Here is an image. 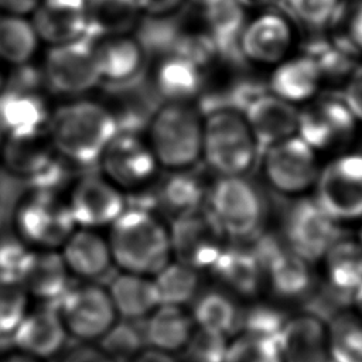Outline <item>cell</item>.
Wrapping results in <instances>:
<instances>
[{
	"label": "cell",
	"instance_id": "1",
	"mask_svg": "<svg viewBox=\"0 0 362 362\" xmlns=\"http://www.w3.org/2000/svg\"><path fill=\"white\" fill-rule=\"evenodd\" d=\"M119 132L113 110L96 100L76 98L51 112L47 133L57 156L82 168L98 164Z\"/></svg>",
	"mask_w": 362,
	"mask_h": 362
},
{
	"label": "cell",
	"instance_id": "2",
	"mask_svg": "<svg viewBox=\"0 0 362 362\" xmlns=\"http://www.w3.org/2000/svg\"><path fill=\"white\" fill-rule=\"evenodd\" d=\"M106 239L112 262L122 272L154 276L171 260L167 226L141 206H127L109 226Z\"/></svg>",
	"mask_w": 362,
	"mask_h": 362
},
{
	"label": "cell",
	"instance_id": "3",
	"mask_svg": "<svg viewBox=\"0 0 362 362\" xmlns=\"http://www.w3.org/2000/svg\"><path fill=\"white\" fill-rule=\"evenodd\" d=\"M202 115L191 103H161L147 124V143L158 167H194L202 157Z\"/></svg>",
	"mask_w": 362,
	"mask_h": 362
},
{
	"label": "cell",
	"instance_id": "4",
	"mask_svg": "<svg viewBox=\"0 0 362 362\" xmlns=\"http://www.w3.org/2000/svg\"><path fill=\"white\" fill-rule=\"evenodd\" d=\"M202 119L201 158L219 177L246 175L255 165L259 150L243 115L221 109Z\"/></svg>",
	"mask_w": 362,
	"mask_h": 362
},
{
	"label": "cell",
	"instance_id": "5",
	"mask_svg": "<svg viewBox=\"0 0 362 362\" xmlns=\"http://www.w3.org/2000/svg\"><path fill=\"white\" fill-rule=\"evenodd\" d=\"M204 206L226 238L246 242L262 230L266 205L257 187L245 175H223L206 189Z\"/></svg>",
	"mask_w": 362,
	"mask_h": 362
},
{
	"label": "cell",
	"instance_id": "6",
	"mask_svg": "<svg viewBox=\"0 0 362 362\" xmlns=\"http://www.w3.org/2000/svg\"><path fill=\"white\" fill-rule=\"evenodd\" d=\"M13 225L21 243L57 250L76 228L66 199L45 188H35L20 198Z\"/></svg>",
	"mask_w": 362,
	"mask_h": 362
},
{
	"label": "cell",
	"instance_id": "7",
	"mask_svg": "<svg viewBox=\"0 0 362 362\" xmlns=\"http://www.w3.org/2000/svg\"><path fill=\"white\" fill-rule=\"evenodd\" d=\"M41 76L45 86L59 96L76 99L93 90L102 82L92 40L51 45L42 59Z\"/></svg>",
	"mask_w": 362,
	"mask_h": 362
},
{
	"label": "cell",
	"instance_id": "8",
	"mask_svg": "<svg viewBox=\"0 0 362 362\" xmlns=\"http://www.w3.org/2000/svg\"><path fill=\"white\" fill-rule=\"evenodd\" d=\"M358 120L339 93L315 96L298 109L297 136L315 153L345 148L355 137Z\"/></svg>",
	"mask_w": 362,
	"mask_h": 362
},
{
	"label": "cell",
	"instance_id": "9",
	"mask_svg": "<svg viewBox=\"0 0 362 362\" xmlns=\"http://www.w3.org/2000/svg\"><path fill=\"white\" fill-rule=\"evenodd\" d=\"M315 201L338 223L362 219V151L335 157L320 168Z\"/></svg>",
	"mask_w": 362,
	"mask_h": 362
},
{
	"label": "cell",
	"instance_id": "10",
	"mask_svg": "<svg viewBox=\"0 0 362 362\" xmlns=\"http://www.w3.org/2000/svg\"><path fill=\"white\" fill-rule=\"evenodd\" d=\"M341 236L344 235L339 223L314 198L300 197L286 211L281 239L293 253L310 264L321 262Z\"/></svg>",
	"mask_w": 362,
	"mask_h": 362
},
{
	"label": "cell",
	"instance_id": "11",
	"mask_svg": "<svg viewBox=\"0 0 362 362\" xmlns=\"http://www.w3.org/2000/svg\"><path fill=\"white\" fill-rule=\"evenodd\" d=\"M267 184L279 194L301 197L314 188L320 167L317 153L297 134L260 153Z\"/></svg>",
	"mask_w": 362,
	"mask_h": 362
},
{
	"label": "cell",
	"instance_id": "12",
	"mask_svg": "<svg viewBox=\"0 0 362 362\" xmlns=\"http://www.w3.org/2000/svg\"><path fill=\"white\" fill-rule=\"evenodd\" d=\"M168 235L171 257L198 272L209 270L228 245L225 232L205 206L174 218Z\"/></svg>",
	"mask_w": 362,
	"mask_h": 362
},
{
	"label": "cell",
	"instance_id": "13",
	"mask_svg": "<svg viewBox=\"0 0 362 362\" xmlns=\"http://www.w3.org/2000/svg\"><path fill=\"white\" fill-rule=\"evenodd\" d=\"M54 303L66 332L82 341H98L119 320L107 288L93 281L69 286Z\"/></svg>",
	"mask_w": 362,
	"mask_h": 362
},
{
	"label": "cell",
	"instance_id": "14",
	"mask_svg": "<svg viewBox=\"0 0 362 362\" xmlns=\"http://www.w3.org/2000/svg\"><path fill=\"white\" fill-rule=\"evenodd\" d=\"M99 173L120 191H137L148 185L157 170V160L140 133L119 130L96 164Z\"/></svg>",
	"mask_w": 362,
	"mask_h": 362
},
{
	"label": "cell",
	"instance_id": "15",
	"mask_svg": "<svg viewBox=\"0 0 362 362\" xmlns=\"http://www.w3.org/2000/svg\"><path fill=\"white\" fill-rule=\"evenodd\" d=\"M0 157L11 175L33 182L35 188L51 189L61 174L58 163L62 160L57 156L47 130L4 137Z\"/></svg>",
	"mask_w": 362,
	"mask_h": 362
},
{
	"label": "cell",
	"instance_id": "16",
	"mask_svg": "<svg viewBox=\"0 0 362 362\" xmlns=\"http://www.w3.org/2000/svg\"><path fill=\"white\" fill-rule=\"evenodd\" d=\"M76 228H109L127 208L123 191L107 181L100 173L79 177L66 198Z\"/></svg>",
	"mask_w": 362,
	"mask_h": 362
},
{
	"label": "cell",
	"instance_id": "17",
	"mask_svg": "<svg viewBox=\"0 0 362 362\" xmlns=\"http://www.w3.org/2000/svg\"><path fill=\"white\" fill-rule=\"evenodd\" d=\"M11 276L18 280L30 297L47 303L57 301L71 286V273L57 249L24 245L13 264Z\"/></svg>",
	"mask_w": 362,
	"mask_h": 362
},
{
	"label": "cell",
	"instance_id": "18",
	"mask_svg": "<svg viewBox=\"0 0 362 362\" xmlns=\"http://www.w3.org/2000/svg\"><path fill=\"white\" fill-rule=\"evenodd\" d=\"M293 40L290 18L281 11L266 10L246 21L239 48L245 62L277 65L288 57Z\"/></svg>",
	"mask_w": 362,
	"mask_h": 362
},
{
	"label": "cell",
	"instance_id": "19",
	"mask_svg": "<svg viewBox=\"0 0 362 362\" xmlns=\"http://www.w3.org/2000/svg\"><path fill=\"white\" fill-rule=\"evenodd\" d=\"M102 83L124 86L143 78L147 54L134 35H115L92 40Z\"/></svg>",
	"mask_w": 362,
	"mask_h": 362
},
{
	"label": "cell",
	"instance_id": "20",
	"mask_svg": "<svg viewBox=\"0 0 362 362\" xmlns=\"http://www.w3.org/2000/svg\"><path fill=\"white\" fill-rule=\"evenodd\" d=\"M242 115L255 137L259 156L267 147L297 134L298 107L269 90L253 99Z\"/></svg>",
	"mask_w": 362,
	"mask_h": 362
},
{
	"label": "cell",
	"instance_id": "21",
	"mask_svg": "<svg viewBox=\"0 0 362 362\" xmlns=\"http://www.w3.org/2000/svg\"><path fill=\"white\" fill-rule=\"evenodd\" d=\"M276 342L283 362H329L327 320L315 313L288 315Z\"/></svg>",
	"mask_w": 362,
	"mask_h": 362
},
{
	"label": "cell",
	"instance_id": "22",
	"mask_svg": "<svg viewBox=\"0 0 362 362\" xmlns=\"http://www.w3.org/2000/svg\"><path fill=\"white\" fill-rule=\"evenodd\" d=\"M30 21L40 41L49 47L86 38V0H41Z\"/></svg>",
	"mask_w": 362,
	"mask_h": 362
},
{
	"label": "cell",
	"instance_id": "23",
	"mask_svg": "<svg viewBox=\"0 0 362 362\" xmlns=\"http://www.w3.org/2000/svg\"><path fill=\"white\" fill-rule=\"evenodd\" d=\"M66 335L65 325L52 303V305L27 311L10 337L18 352L44 359L62 348Z\"/></svg>",
	"mask_w": 362,
	"mask_h": 362
},
{
	"label": "cell",
	"instance_id": "24",
	"mask_svg": "<svg viewBox=\"0 0 362 362\" xmlns=\"http://www.w3.org/2000/svg\"><path fill=\"white\" fill-rule=\"evenodd\" d=\"M221 288L233 297L255 300L264 287V274L247 245H226L209 269Z\"/></svg>",
	"mask_w": 362,
	"mask_h": 362
},
{
	"label": "cell",
	"instance_id": "25",
	"mask_svg": "<svg viewBox=\"0 0 362 362\" xmlns=\"http://www.w3.org/2000/svg\"><path fill=\"white\" fill-rule=\"evenodd\" d=\"M58 250L68 272L88 281L106 274L113 264L107 239L98 229L75 228Z\"/></svg>",
	"mask_w": 362,
	"mask_h": 362
},
{
	"label": "cell",
	"instance_id": "26",
	"mask_svg": "<svg viewBox=\"0 0 362 362\" xmlns=\"http://www.w3.org/2000/svg\"><path fill=\"white\" fill-rule=\"evenodd\" d=\"M202 16L218 57L233 64L245 62L239 48V38L247 16L242 3L239 0H211L202 7Z\"/></svg>",
	"mask_w": 362,
	"mask_h": 362
},
{
	"label": "cell",
	"instance_id": "27",
	"mask_svg": "<svg viewBox=\"0 0 362 362\" xmlns=\"http://www.w3.org/2000/svg\"><path fill=\"white\" fill-rule=\"evenodd\" d=\"M51 112L42 96L28 89H4L0 93V136L47 130Z\"/></svg>",
	"mask_w": 362,
	"mask_h": 362
},
{
	"label": "cell",
	"instance_id": "28",
	"mask_svg": "<svg viewBox=\"0 0 362 362\" xmlns=\"http://www.w3.org/2000/svg\"><path fill=\"white\" fill-rule=\"evenodd\" d=\"M267 85L270 93L297 106L318 95L322 78L314 61L301 52L274 65Z\"/></svg>",
	"mask_w": 362,
	"mask_h": 362
},
{
	"label": "cell",
	"instance_id": "29",
	"mask_svg": "<svg viewBox=\"0 0 362 362\" xmlns=\"http://www.w3.org/2000/svg\"><path fill=\"white\" fill-rule=\"evenodd\" d=\"M151 86L161 103H191L202 92V69L181 55L170 54L157 64Z\"/></svg>",
	"mask_w": 362,
	"mask_h": 362
},
{
	"label": "cell",
	"instance_id": "30",
	"mask_svg": "<svg viewBox=\"0 0 362 362\" xmlns=\"http://www.w3.org/2000/svg\"><path fill=\"white\" fill-rule=\"evenodd\" d=\"M144 321L146 346L170 355L181 354L195 329L189 310L180 305L160 304Z\"/></svg>",
	"mask_w": 362,
	"mask_h": 362
},
{
	"label": "cell",
	"instance_id": "31",
	"mask_svg": "<svg viewBox=\"0 0 362 362\" xmlns=\"http://www.w3.org/2000/svg\"><path fill=\"white\" fill-rule=\"evenodd\" d=\"M206 188L191 168L170 171L150 195L147 209L153 212V208H157L173 221L204 206Z\"/></svg>",
	"mask_w": 362,
	"mask_h": 362
},
{
	"label": "cell",
	"instance_id": "32",
	"mask_svg": "<svg viewBox=\"0 0 362 362\" xmlns=\"http://www.w3.org/2000/svg\"><path fill=\"white\" fill-rule=\"evenodd\" d=\"M117 318L146 320L161 303L153 276L122 272L107 287Z\"/></svg>",
	"mask_w": 362,
	"mask_h": 362
},
{
	"label": "cell",
	"instance_id": "33",
	"mask_svg": "<svg viewBox=\"0 0 362 362\" xmlns=\"http://www.w3.org/2000/svg\"><path fill=\"white\" fill-rule=\"evenodd\" d=\"M325 284L337 293L352 298L362 284V243L359 239L341 236L324 255Z\"/></svg>",
	"mask_w": 362,
	"mask_h": 362
},
{
	"label": "cell",
	"instance_id": "34",
	"mask_svg": "<svg viewBox=\"0 0 362 362\" xmlns=\"http://www.w3.org/2000/svg\"><path fill=\"white\" fill-rule=\"evenodd\" d=\"M86 13L90 40L129 35L143 16L136 0H86Z\"/></svg>",
	"mask_w": 362,
	"mask_h": 362
},
{
	"label": "cell",
	"instance_id": "35",
	"mask_svg": "<svg viewBox=\"0 0 362 362\" xmlns=\"http://www.w3.org/2000/svg\"><path fill=\"white\" fill-rule=\"evenodd\" d=\"M195 328L232 337L238 332L240 308L232 294L223 288L199 291L191 303Z\"/></svg>",
	"mask_w": 362,
	"mask_h": 362
},
{
	"label": "cell",
	"instance_id": "36",
	"mask_svg": "<svg viewBox=\"0 0 362 362\" xmlns=\"http://www.w3.org/2000/svg\"><path fill=\"white\" fill-rule=\"evenodd\" d=\"M40 38L30 17L0 13V62L23 66L35 57Z\"/></svg>",
	"mask_w": 362,
	"mask_h": 362
},
{
	"label": "cell",
	"instance_id": "37",
	"mask_svg": "<svg viewBox=\"0 0 362 362\" xmlns=\"http://www.w3.org/2000/svg\"><path fill=\"white\" fill-rule=\"evenodd\" d=\"M329 362H362V317L341 310L327 321Z\"/></svg>",
	"mask_w": 362,
	"mask_h": 362
},
{
	"label": "cell",
	"instance_id": "38",
	"mask_svg": "<svg viewBox=\"0 0 362 362\" xmlns=\"http://www.w3.org/2000/svg\"><path fill=\"white\" fill-rule=\"evenodd\" d=\"M153 279L161 304L187 307L201 290L199 272L175 260H170Z\"/></svg>",
	"mask_w": 362,
	"mask_h": 362
},
{
	"label": "cell",
	"instance_id": "39",
	"mask_svg": "<svg viewBox=\"0 0 362 362\" xmlns=\"http://www.w3.org/2000/svg\"><path fill=\"white\" fill-rule=\"evenodd\" d=\"M327 31L341 51L355 59L362 57V0H339Z\"/></svg>",
	"mask_w": 362,
	"mask_h": 362
},
{
	"label": "cell",
	"instance_id": "40",
	"mask_svg": "<svg viewBox=\"0 0 362 362\" xmlns=\"http://www.w3.org/2000/svg\"><path fill=\"white\" fill-rule=\"evenodd\" d=\"M136 40L148 55L165 57L173 54L182 33L180 23L171 14L146 16L143 14L136 27Z\"/></svg>",
	"mask_w": 362,
	"mask_h": 362
},
{
	"label": "cell",
	"instance_id": "41",
	"mask_svg": "<svg viewBox=\"0 0 362 362\" xmlns=\"http://www.w3.org/2000/svg\"><path fill=\"white\" fill-rule=\"evenodd\" d=\"M303 54L314 61L321 74L322 82L345 81L358 65L355 58L341 51L329 38L318 37L317 33L305 42Z\"/></svg>",
	"mask_w": 362,
	"mask_h": 362
},
{
	"label": "cell",
	"instance_id": "42",
	"mask_svg": "<svg viewBox=\"0 0 362 362\" xmlns=\"http://www.w3.org/2000/svg\"><path fill=\"white\" fill-rule=\"evenodd\" d=\"M288 315L284 314L279 305L255 298L250 300L247 307L240 308L238 332H247L276 339Z\"/></svg>",
	"mask_w": 362,
	"mask_h": 362
},
{
	"label": "cell",
	"instance_id": "43",
	"mask_svg": "<svg viewBox=\"0 0 362 362\" xmlns=\"http://www.w3.org/2000/svg\"><path fill=\"white\" fill-rule=\"evenodd\" d=\"M223 362H283L274 338L236 332L230 337Z\"/></svg>",
	"mask_w": 362,
	"mask_h": 362
},
{
	"label": "cell",
	"instance_id": "44",
	"mask_svg": "<svg viewBox=\"0 0 362 362\" xmlns=\"http://www.w3.org/2000/svg\"><path fill=\"white\" fill-rule=\"evenodd\" d=\"M99 348L113 362H129L146 348L143 331H139L133 321H116L107 332L98 339Z\"/></svg>",
	"mask_w": 362,
	"mask_h": 362
},
{
	"label": "cell",
	"instance_id": "45",
	"mask_svg": "<svg viewBox=\"0 0 362 362\" xmlns=\"http://www.w3.org/2000/svg\"><path fill=\"white\" fill-rule=\"evenodd\" d=\"M30 296L18 280L0 272V337L11 335L28 311Z\"/></svg>",
	"mask_w": 362,
	"mask_h": 362
},
{
	"label": "cell",
	"instance_id": "46",
	"mask_svg": "<svg viewBox=\"0 0 362 362\" xmlns=\"http://www.w3.org/2000/svg\"><path fill=\"white\" fill-rule=\"evenodd\" d=\"M339 0H281L280 10L311 31L325 30Z\"/></svg>",
	"mask_w": 362,
	"mask_h": 362
},
{
	"label": "cell",
	"instance_id": "47",
	"mask_svg": "<svg viewBox=\"0 0 362 362\" xmlns=\"http://www.w3.org/2000/svg\"><path fill=\"white\" fill-rule=\"evenodd\" d=\"M230 337L195 328L181 351L184 362H223Z\"/></svg>",
	"mask_w": 362,
	"mask_h": 362
},
{
	"label": "cell",
	"instance_id": "48",
	"mask_svg": "<svg viewBox=\"0 0 362 362\" xmlns=\"http://www.w3.org/2000/svg\"><path fill=\"white\" fill-rule=\"evenodd\" d=\"M173 54H177L189 59L202 71L218 58L216 47L206 31L205 33L182 31Z\"/></svg>",
	"mask_w": 362,
	"mask_h": 362
},
{
	"label": "cell",
	"instance_id": "49",
	"mask_svg": "<svg viewBox=\"0 0 362 362\" xmlns=\"http://www.w3.org/2000/svg\"><path fill=\"white\" fill-rule=\"evenodd\" d=\"M339 95L355 119L362 122V65H356L348 75Z\"/></svg>",
	"mask_w": 362,
	"mask_h": 362
},
{
	"label": "cell",
	"instance_id": "50",
	"mask_svg": "<svg viewBox=\"0 0 362 362\" xmlns=\"http://www.w3.org/2000/svg\"><path fill=\"white\" fill-rule=\"evenodd\" d=\"M59 362H113L99 346L82 345L68 351Z\"/></svg>",
	"mask_w": 362,
	"mask_h": 362
},
{
	"label": "cell",
	"instance_id": "51",
	"mask_svg": "<svg viewBox=\"0 0 362 362\" xmlns=\"http://www.w3.org/2000/svg\"><path fill=\"white\" fill-rule=\"evenodd\" d=\"M141 14L146 16H167L173 14L184 0H136Z\"/></svg>",
	"mask_w": 362,
	"mask_h": 362
},
{
	"label": "cell",
	"instance_id": "52",
	"mask_svg": "<svg viewBox=\"0 0 362 362\" xmlns=\"http://www.w3.org/2000/svg\"><path fill=\"white\" fill-rule=\"evenodd\" d=\"M41 0H0V13L30 17Z\"/></svg>",
	"mask_w": 362,
	"mask_h": 362
},
{
	"label": "cell",
	"instance_id": "53",
	"mask_svg": "<svg viewBox=\"0 0 362 362\" xmlns=\"http://www.w3.org/2000/svg\"><path fill=\"white\" fill-rule=\"evenodd\" d=\"M129 362H177V359L174 358V355L146 346Z\"/></svg>",
	"mask_w": 362,
	"mask_h": 362
},
{
	"label": "cell",
	"instance_id": "54",
	"mask_svg": "<svg viewBox=\"0 0 362 362\" xmlns=\"http://www.w3.org/2000/svg\"><path fill=\"white\" fill-rule=\"evenodd\" d=\"M242 3V6L245 8L247 7H264V8H269L270 7H280V3L281 0H239Z\"/></svg>",
	"mask_w": 362,
	"mask_h": 362
},
{
	"label": "cell",
	"instance_id": "55",
	"mask_svg": "<svg viewBox=\"0 0 362 362\" xmlns=\"http://www.w3.org/2000/svg\"><path fill=\"white\" fill-rule=\"evenodd\" d=\"M0 362H40V359H35V358L28 356L25 354L17 352V354L6 356L4 359H0Z\"/></svg>",
	"mask_w": 362,
	"mask_h": 362
},
{
	"label": "cell",
	"instance_id": "56",
	"mask_svg": "<svg viewBox=\"0 0 362 362\" xmlns=\"http://www.w3.org/2000/svg\"><path fill=\"white\" fill-rule=\"evenodd\" d=\"M351 300L354 303V310L362 317V284L355 290Z\"/></svg>",
	"mask_w": 362,
	"mask_h": 362
},
{
	"label": "cell",
	"instance_id": "57",
	"mask_svg": "<svg viewBox=\"0 0 362 362\" xmlns=\"http://www.w3.org/2000/svg\"><path fill=\"white\" fill-rule=\"evenodd\" d=\"M7 88V75L4 71V64L0 62V93Z\"/></svg>",
	"mask_w": 362,
	"mask_h": 362
},
{
	"label": "cell",
	"instance_id": "58",
	"mask_svg": "<svg viewBox=\"0 0 362 362\" xmlns=\"http://www.w3.org/2000/svg\"><path fill=\"white\" fill-rule=\"evenodd\" d=\"M192 4H195V6H199V7H204L206 3H209L211 0H189Z\"/></svg>",
	"mask_w": 362,
	"mask_h": 362
},
{
	"label": "cell",
	"instance_id": "59",
	"mask_svg": "<svg viewBox=\"0 0 362 362\" xmlns=\"http://www.w3.org/2000/svg\"><path fill=\"white\" fill-rule=\"evenodd\" d=\"M359 242L362 243V226H361V229H359Z\"/></svg>",
	"mask_w": 362,
	"mask_h": 362
}]
</instances>
